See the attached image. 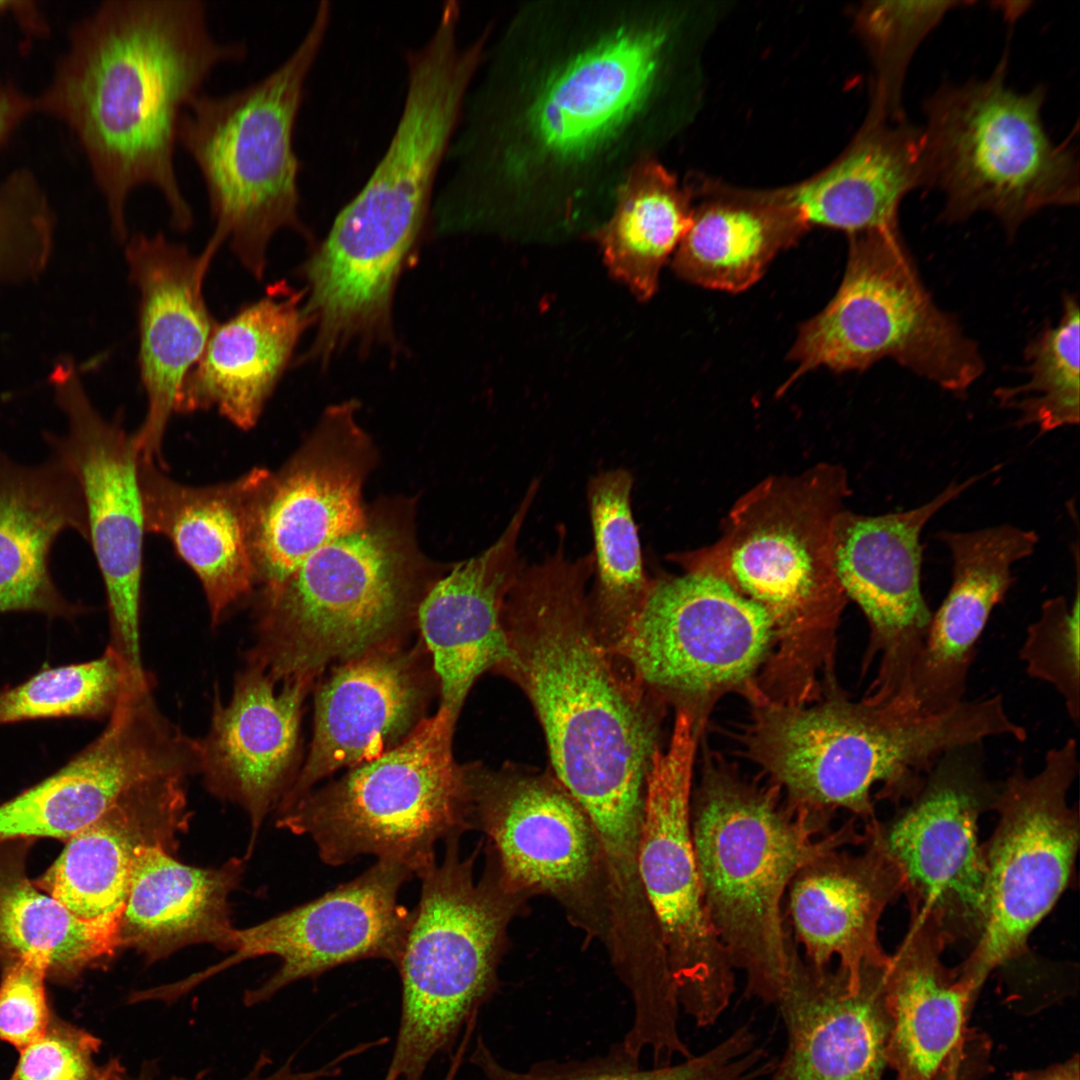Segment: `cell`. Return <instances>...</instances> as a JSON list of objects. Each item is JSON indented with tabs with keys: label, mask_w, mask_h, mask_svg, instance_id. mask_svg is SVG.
Here are the masks:
<instances>
[{
	"label": "cell",
	"mask_w": 1080,
	"mask_h": 1080,
	"mask_svg": "<svg viewBox=\"0 0 1080 1080\" xmlns=\"http://www.w3.org/2000/svg\"><path fill=\"white\" fill-rule=\"evenodd\" d=\"M1079 1065V1056L1074 1055L1042 1069L1016 1072L1008 1080H1080Z\"/></svg>",
	"instance_id": "obj_52"
},
{
	"label": "cell",
	"mask_w": 1080,
	"mask_h": 1080,
	"mask_svg": "<svg viewBox=\"0 0 1080 1080\" xmlns=\"http://www.w3.org/2000/svg\"><path fill=\"white\" fill-rule=\"evenodd\" d=\"M999 728L995 707L982 697L935 714L836 698L762 709L751 742L789 805L830 820L845 809L868 823L876 819L875 785L878 799L908 801L941 756L995 737Z\"/></svg>",
	"instance_id": "obj_6"
},
{
	"label": "cell",
	"mask_w": 1080,
	"mask_h": 1080,
	"mask_svg": "<svg viewBox=\"0 0 1080 1080\" xmlns=\"http://www.w3.org/2000/svg\"><path fill=\"white\" fill-rule=\"evenodd\" d=\"M925 183L921 127L869 119L840 160L781 198L808 227L854 234L898 226L900 203Z\"/></svg>",
	"instance_id": "obj_35"
},
{
	"label": "cell",
	"mask_w": 1080,
	"mask_h": 1080,
	"mask_svg": "<svg viewBox=\"0 0 1080 1080\" xmlns=\"http://www.w3.org/2000/svg\"><path fill=\"white\" fill-rule=\"evenodd\" d=\"M304 303V289L278 281L224 321H215L184 380L177 413L215 408L240 429L254 427L312 326Z\"/></svg>",
	"instance_id": "obj_31"
},
{
	"label": "cell",
	"mask_w": 1080,
	"mask_h": 1080,
	"mask_svg": "<svg viewBox=\"0 0 1080 1080\" xmlns=\"http://www.w3.org/2000/svg\"><path fill=\"white\" fill-rule=\"evenodd\" d=\"M65 531L87 539L84 500L69 468L53 454L27 465L0 449V613H81L50 571L52 547Z\"/></svg>",
	"instance_id": "obj_32"
},
{
	"label": "cell",
	"mask_w": 1080,
	"mask_h": 1080,
	"mask_svg": "<svg viewBox=\"0 0 1080 1080\" xmlns=\"http://www.w3.org/2000/svg\"><path fill=\"white\" fill-rule=\"evenodd\" d=\"M347 1059H349V1055L347 1052H344L334 1058L331 1062L317 1069L311 1071H295L292 1065L293 1057H291L275 1072L267 1075L260 1072V1068L265 1062V1060H262L255 1066L254 1070L242 1080H320L322 1078L334 1077L340 1073V1064Z\"/></svg>",
	"instance_id": "obj_51"
},
{
	"label": "cell",
	"mask_w": 1080,
	"mask_h": 1080,
	"mask_svg": "<svg viewBox=\"0 0 1080 1080\" xmlns=\"http://www.w3.org/2000/svg\"><path fill=\"white\" fill-rule=\"evenodd\" d=\"M1007 56L985 80L945 84L924 104L925 186L944 195V218L995 216L1009 234L1041 209L1079 201L1078 160L1054 143L1041 110L1046 90L1008 86Z\"/></svg>",
	"instance_id": "obj_8"
},
{
	"label": "cell",
	"mask_w": 1080,
	"mask_h": 1080,
	"mask_svg": "<svg viewBox=\"0 0 1080 1080\" xmlns=\"http://www.w3.org/2000/svg\"><path fill=\"white\" fill-rule=\"evenodd\" d=\"M332 20L320 1L291 53L262 78L223 94L202 92L184 110L178 144L202 176L213 231L201 252L212 260L227 243L262 279L270 241L283 229L304 236L294 131L307 78Z\"/></svg>",
	"instance_id": "obj_7"
},
{
	"label": "cell",
	"mask_w": 1080,
	"mask_h": 1080,
	"mask_svg": "<svg viewBox=\"0 0 1080 1080\" xmlns=\"http://www.w3.org/2000/svg\"><path fill=\"white\" fill-rule=\"evenodd\" d=\"M789 359L796 370L787 384L820 367L865 370L891 359L959 395L985 369L977 345L933 301L898 226L849 234L842 282L801 325Z\"/></svg>",
	"instance_id": "obj_11"
},
{
	"label": "cell",
	"mask_w": 1080,
	"mask_h": 1080,
	"mask_svg": "<svg viewBox=\"0 0 1080 1080\" xmlns=\"http://www.w3.org/2000/svg\"><path fill=\"white\" fill-rule=\"evenodd\" d=\"M537 491L531 483L497 541L437 578L418 605V624L440 684V708L455 720L476 679L506 667L511 658L504 607L524 567L517 541Z\"/></svg>",
	"instance_id": "obj_24"
},
{
	"label": "cell",
	"mask_w": 1080,
	"mask_h": 1080,
	"mask_svg": "<svg viewBox=\"0 0 1080 1080\" xmlns=\"http://www.w3.org/2000/svg\"><path fill=\"white\" fill-rule=\"evenodd\" d=\"M695 737L679 712L670 744L654 751L645 783L637 871L657 924L678 1000L694 1010L725 1006L735 970L706 908L691 825Z\"/></svg>",
	"instance_id": "obj_15"
},
{
	"label": "cell",
	"mask_w": 1080,
	"mask_h": 1080,
	"mask_svg": "<svg viewBox=\"0 0 1080 1080\" xmlns=\"http://www.w3.org/2000/svg\"><path fill=\"white\" fill-rule=\"evenodd\" d=\"M24 841L0 845V965L31 957L48 976L72 980L122 949L123 908L95 919L74 915L25 871Z\"/></svg>",
	"instance_id": "obj_36"
},
{
	"label": "cell",
	"mask_w": 1080,
	"mask_h": 1080,
	"mask_svg": "<svg viewBox=\"0 0 1080 1080\" xmlns=\"http://www.w3.org/2000/svg\"><path fill=\"white\" fill-rule=\"evenodd\" d=\"M808 226L782 198L716 200L693 210L672 267L682 279L710 289L743 291Z\"/></svg>",
	"instance_id": "obj_37"
},
{
	"label": "cell",
	"mask_w": 1080,
	"mask_h": 1080,
	"mask_svg": "<svg viewBox=\"0 0 1080 1080\" xmlns=\"http://www.w3.org/2000/svg\"><path fill=\"white\" fill-rule=\"evenodd\" d=\"M425 698V681L408 653L382 646L346 661L316 693L309 753L276 814L335 771L398 745L422 721Z\"/></svg>",
	"instance_id": "obj_26"
},
{
	"label": "cell",
	"mask_w": 1080,
	"mask_h": 1080,
	"mask_svg": "<svg viewBox=\"0 0 1080 1080\" xmlns=\"http://www.w3.org/2000/svg\"><path fill=\"white\" fill-rule=\"evenodd\" d=\"M775 623L759 604L710 574L651 582L639 609L618 627L615 651L658 690L703 696L750 676Z\"/></svg>",
	"instance_id": "obj_17"
},
{
	"label": "cell",
	"mask_w": 1080,
	"mask_h": 1080,
	"mask_svg": "<svg viewBox=\"0 0 1080 1080\" xmlns=\"http://www.w3.org/2000/svg\"><path fill=\"white\" fill-rule=\"evenodd\" d=\"M847 495L837 466L768 478L735 503L718 541L671 558L685 571L723 580L764 608L775 626L834 615L846 597L835 533Z\"/></svg>",
	"instance_id": "obj_12"
},
{
	"label": "cell",
	"mask_w": 1080,
	"mask_h": 1080,
	"mask_svg": "<svg viewBox=\"0 0 1080 1080\" xmlns=\"http://www.w3.org/2000/svg\"><path fill=\"white\" fill-rule=\"evenodd\" d=\"M172 854L159 847L140 854L121 915L122 949L135 950L148 964L195 944L228 951L234 928L229 897L241 882L244 859L201 868Z\"/></svg>",
	"instance_id": "obj_33"
},
{
	"label": "cell",
	"mask_w": 1080,
	"mask_h": 1080,
	"mask_svg": "<svg viewBox=\"0 0 1080 1080\" xmlns=\"http://www.w3.org/2000/svg\"><path fill=\"white\" fill-rule=\"evenodd\" d=\"M32 112H35L33 97L0 83V145Z\"/></svg>",
	"instance_id": "obj_50"
},
{
	"label": "cell",
	"mask_w": 1080,
	"mask_h": 1080,
	"mask_svg": "<svg viewBox=\"0 0 1080 1080\" xmlns=\"http://www.w3.org/2000/svg\"><path fill=\"white\" fill-rule=\"evenodd\" d=\"M990 1051V1042L984 1034L965 1030L930 1080H979L988 1071Z\"/></svg>",
	"instance_id": "obj_49"
},
{
	"label": "cell",
	"mask_w": 1080,
	"mask_h": 1080,
	"mask_svg": "<svg viewBox=\"0 0 1080 1080\" xmlns=\"http://www.w3.org/2000/svg\"><path fill=\"white\" fill-rule=\"evenodd\" d=\"M355 400L329 406L278 470L262 469L250 507L256 590L281 583L308 556L364 526L365 480L376 449Z\"/></svg>",
	"instance_id": "obj_18"
},
{
	"label": "cell",
	"mask_w": 1080,
	"mask_h": 1080,
	"mask_svg": "<svg viewBox=\"0 0 1080 1080\" xmlns=\"http://www.w3.org/2000/svg\"><path fill=\"white\" fill-rule=\"evenodd\" d=\"M455 721L439 708L392 749L309 791L277 815V827L309 836L327 865L372 855L420 878L440 840L473 826L468 775L452 754Z\"/></svg>",
	"instance_id": "obj_9"
},
{
	"label": "cell",
	"mask_w": 1080,
	"mask_h": 1080,
	"mask_svg": "<svg viewBox=\"0 0 1080 1080\" xmlns=\"http://www.w3.org/2000/svg\"><path fill=\"white\" fill-rule=\"evenodd\" d=\"M781 791L711 766L691 805L709 918L746 977V993L767 1004H776L796 948L782 912L792 880L811 861L864 841L854 818L833 830L830 819L789 805Z\"/></svg>",
	"instance_id": "obj_4"
},
{
	"label": "cell",
	"mask_w": 1080,
	"mask_h": 1080,
	"mask_svg": "<svg viewBox=\"0 0 1080 1080\" xmlns=\"http://www.w3.org/2000/svg\"><path fill=\"white\" fill-rule=\"evenodd\" d=\"M100 1040L54 1016L41 1037L20 1051L8 1080H93Z\"/></svg>",
	"instance_id": "obj_47"
},
{
	"label": "cell",
	"mask_w": 1080,
	"mask_h": 1080,
	"mask_svg": "<svg viewBox=\"0 0 1080 1080\" xmlns=\"http://www.w3.org/2000/svg\"><path fill=\"white\" fill-rule=\"evenodd\" d=\"M46 965L27 957L4 968L0 983V1041L19 1052L45 1032L51 1014L45 992Z\"/></svg>",
	"instance_id": "obj_48"
},
{
	"label": "cell",
	"mask_w": 1080,
	"mask_h": 1080,
	"mask_svg": "<svg viewBox=\"0 0 1080 1080\" xmlns=\"http://www.w3.org/2000/svg\"><path fill=\"white\" fill-rule=\"evenodd\" d=\"M1078 773V745L1070 738L1046 752L1036 774L1028 775L1019 760L999 785L998 823L983 844L984 924L956 967L976 992L992 971L1026 952L1031 932L1071 880L1080 825L1068 793Z\"/></svg>",
	"instance_id": "obj_13"
},
{
	"label": "cell",
	"mask_w": 1080,
	"mask_h": 1080,
	"mask_svg": "<svg viewBox=\"0 0 1080 1080\" xmlns=\"http://www.w3.org/2000/svg\"><path fill=\"white\" fill-rule=\"evenodd\" d=\"M56 404L66 419L63 434L45 441L75 477L84 500L87 541L105 587L110 642L136 673L145 672L140 652V602L146 533L139 483V453L119 416L104 418L94 407L74 362L56 363L50 375Z\"/></svg>",
	"instance_id": "obj_16"
},
{
	"label": "cell",
	"mask_w": 1080,
	"mask_h": 1080,
	"mask_svg": "<svg viewBox=\"0 0 1080 1080\" xmlns=\"http://www.w3.org/2000/svg\"><path fill=\"white\" fill-rule=\"evenodd\" d=\"M93 1080H125L124 1070L117 1059H111Z\"/></svg>",
	"instance_id": "obj_53"
},
{
	"label": "cell",
	"mask_w": 1080,
	"mask_h": 1080,
	"mask_svg": "<svg viewBox=\"0 0 1080 1080\" xmlns=\"http://www.w3.org/2000/svg\"><path fill=\"white\" fill-rule=\"evenodd\" d=\"M1079 571L1075 596L1047 599L1039 617L1029 625L1019 656L1027 674L1051 685L1062 697L1076 727L1080 719Z\"/></svg>",
	"instance_id": "obj_46"
},
{
	"label": "cell",
	"mask_w": 1080,
	"mask_h": 1080,
	"mask_svg": "<svg viewBox=\"0 0 1080 1080\" xmlns=\"http://www.w3.org/2000/svg\"><path fill=\"white\" fill-rule=\"evenodd\" d=\"M190 778H163L129 793L67 839L57 860L34 884L83 919L123 908L140 854L155 847L176 852L190 819Z\"/></svg>",
	"instance_id": "obj_29"
},
{
	"label": "cell",
	"mask_w": 1080,
	"mask_h": 1080,
	"mask_svg": "<svg viewBox=\"0 0 1080 1080\" xmlns=\"http://www.w3.org/2000/svg\"><path fill=\"white\" fill-rule=\"evenodd\" d=\"M458 840L445 841L441 864L420 877V900L396 964L401 1013L384 1080H423L497 988L511 905L489 876L474 880V857L461 858Z\"/></svg>",
	"instance_id": "obj_10"
},
{
	"label": "cell",
	"mask_w": 1080,
	"mask_h": 1080,
	"mask_svg": "<svg viewBox=\"0 0 1080 1080\" xmlns=\"http://www.w3.org/2000/svg\"><path fill=\"white\" fill-rule=\"evenodd\" d=\"M414 504L385 499L360 529L308 556L281 583L256 590L245 660L277 683L312 679L330 662L386 644L429 588Z\"/></svg>",
	"instance_id": "obj_5"
},
{
	"label": "cell",
	"mask_w": 1080,
	"mask_h": 1080,
	"mask_svg": "<svg viewBox=\"0 0 1080 1080\" xmlns=\"http://www.w3.org/2000/svg\"><path fill=\"white\" fill-rule=\"evenodd\" d=\"M983 742L941 756L919 790L890 820L865 823L863 836L895 866L910 915L929 919L947 944L979 938L986 867L980 816L993 809L999 785L988 778Z\"/></svg>",
	"instance_id": "obj_14"
},
{
	"label": "cell",
	"mask_w": 1080,
	"mask_h": 1080,
	"mask_svg": "<svg viewBox=\"0 0 1080 1080\" xmlns=\"http://www.w3.org/2000/svg\"><path fill=\"white\" fill-rule=\"evenodd\" d=\"M888 966L865 969L853 990L838 967L817 968L795 948L776 1002L788 1040L773 1080H881L891 1033Z\"/></svg>",
	"instance_id": "obj_23"
},
{
	"label": "cell",
	"mask_w": 1080,
	"mask_h": 1080,
	"mask_svg": "<svg viewBox=\"0 0 1080 1080\" xmlns=\"http://www.w3.org/2000/svg\"><path fill=\"white\" fill-rule=\"evenodd\" d=\"M938 537L952 558L950 589L932 617L911 673V704L935 714L963 702L977 642L1014 578L1012 565L1030 556L1034 531L1009 524Z\"/></svg>",
	"instance_id": "obj_27"
},
{
	"label": "cell",
	"mask_w": 1080,
	"mask_h": 1080,
	"mask_svg": "<svg viewBox=\"0 0 1080 1080\" xmlns=\"http://www.w3.org/2000/svg\"><path fill=\"white\" fill-rule=\"evenodd\" d=\"M967 1L871 2L860 14V26L873 52L877 80L870 118L905 120L902 96L907 69L926 36L952 9Z\"/></svg>",
	"instance_id": "obj_44"
},
{
	"label": "cell",
	"mask_w": 1080,
	"mask_h": 1080,
	"mask_svg": "<svg viewBox=\"0 0 1080 1080\" xmlns=\"http://www.w3.org/2000/svg\"><path fill=\"white\" fill-rule=\"evenodd\" d=\"M594 558L557 551L523 567L504 607L506 669L542 724L561 786L582 809L614 879L637 873L645 783L656 750L639 695L596 638L585 586Z\"/></svg>",
	"instance_id": "obj_3"
},
{
	"label": "cell",
	"mask_w": 1080,
	"mask_h": 1080,
	"mask_svg": "<svg viewBox=\"0 0 1080 1080\" xmlns=\"http://www.w3.org/2000/svg\"><path fill=\"white\" fill-rule=\"evenodd\" d=\"M247 54L245 42L215 37L203 0H105L72 26L35 112L79 142L118 240L141 186L161 194L175 230L191 228L175 165L179 120L219 64Z\"/></svg>",
	"instance_id": "obj_2"
},
{
	"label": "cell",
	"mask_w": 1080,
	"mask_h": 1080,
	"mask_svg": "<svg viewBox=\"0 0 1080 1080\" xmlns=\"http://www.w3.org/2000/svg\"><path fill=\"white\" fill-rule=\"evenodd\" d=\"M686 190L656 160L637 166L617 191L609 219L596 231L611 275L642 301L658 286L663 264L692 223Z\"/></svg>",
	"instance_id": "obj_39"
},
{
	"label": "cell",
	"mask_w": 1080,
	"mask_h": 1080,
	"mask_svg": "<svg viewBox=\"0 0 1080 1080\" xmlns=\"http://www.w3.org/2000/svg\"><path fill=\"white\" fill-rule=\"evenodd\" d=\"M1079 323L1078 299L1066 295L1058 323L1043 329L1025 350L1027 381L995 391L1001 407L1018 412L1017 425L1050 432L1079 423Z\"/></svg>",
	"instance_id": "obj_42"
},
{
	"label": "cell",
	"mask_w": 1080,
	"mask_h": 1080,
	"mask_svg": "<svg viewBox=\"0 0 1080 1080\" xmlns=\"http://www.w3.org/2000/svg\"><path fill=\"white\" fill-rule=\"evenodd\" d=\"M137 674L110 646L96 659L45 668L0 691V725L50 718H109Z\"/></svg>",
	"instance_id": "obj_43"
},
{
	"label": "cell",
	"mask_w": 1080,
	"mask_h": 1080,
	"mask_svg": "<svg viewBox=\"0 0 1080 1080\" xmlns=\"http://www.w3.org/2000/svg\"><path fill=\"white\" fill-rule=\"evenodd\" d=\"M864 850L829 852L804 866L788 888V915L804 959L817 968L837 958L850 988L862 972L887 967L878 936L885 908L902 895L900 876L879 845L864 838Z\"/></svg>",
	"instance_id": "obj_30"
},
{
	"label": "cell",
	"mask_w": 1080,
	"mask_h": 1080,
	"mask_svg": "<svg viewBox=\"0 0 1080 1080\" xmlns=\"http://www.w3.org/2000/svg\"><path fill=\"white\" fill-rule=\"evenodd\" d=\"M468 782L472 824L494 846L507 886L568 898L591 883L600 846L562 786L541 777L468 775Z\"/></svg>",
	"instance_id": "obj_25"
},
{
	"label": "cell",
	"mask_w": 1080,
	"mask_h": 1080,
	"mask_svg": "<svg viewBox=\"0 0 1080 1080\" xmlns=\"http://www.w3.org/2000/svg\"><path fill=\"white\" fill-rule=\"evenodd\" d=\"M55 217L38 178L27 168L0 183V282L38 277L51 256Z\"/></svg>",
	"instance_id": "obj_45"
},
{
	"label": "cell",
	"mask_w": 1080,
	"mask_h": 1080,
	"mask_svg": "<svg viewBox=\"0 0 1080 1080\" xmlns=\"http://www.w3.org/2000/svg\"><path fill=\"white\" fill-rule=\"evenodd\" d=\"M125 257L139 294L138 365L147 398L146 416L133 438L142 460L163 467L166 428L215 322L203 294L211 262L161 232L134 234Z\"/></svg>",
	"instance_id": "obj_21"
},
{
	"label": "cell",
	"mask_w": 1080,
	"mask_h": 1080,
	"mask_svg": "<svg viewBox=\"0 0 1080 1080\" xmlns=\"http://www.w3.org/2000/svg\"><path fill=\"white\" fill-rule=\"evenodd\" d=\"M414 876L405 865L377 860L368 870L314 900L247 928H233L223 961L172 984L180 996L209 977L259 956L274 955L278 969L245 993L247 1006L271 998L284 987L364 959L395 966L413 911L399 903L401 887Z\"/></svg>",
	"instance_id": "obj_19"
},
{
	"label": "cell",
	"mask_w": 1080,
	"mask_h": 1080,
	"mask_svg": "<svg viewBox=\"0 0 1080 1080\" xmlns=\"http://www.w3.org/2000/svg\"><path fill=\"white\" fill-rule=\"evenodd\" d=\"M947 942L929 919L910 926L885 975L891 1016L887 1066L896 1080H930L965 1032L977 992L942 961Z\"/></svg>",
	"instance_id": "obj_34"
},
{
	"label": "cell",
	"mask_w": 1080,
	"mask_h": 1080,
	"mask_svg": "<svg viewBox=\"0 0 1080 1080\" xmlns=\"http://www.w3.org/2000/svg\"><path fill=\"white\" fill-rule=\"evenodd\" d=\"M677 29L671 9L646 0L516 8L465 96L435 225L448 234L504 209L612 210L631 172L656 160Z\"/></svg>",
	"instance_id": "obj_1"
},
{
	"label": "cell",
	"mask_w": 1080,
	"mask_h": 1080,
	"mask_svg": "<svg viewBox=\"0 0 1080 1080\" xmlns=\"http://www.w3.org/2000/svg\"><path fill=\"white\" fill-rule=\"evenodd\" d=\"M632 485L625 469L601 472L588 485L596 611L617 627L639 609L651 586L631 510Z\"/></svg>",
	"instance_id": "obj_41"
},
{
	"label": "cell",
	"mask_w": 1080,
	"mask_h": 1080,
	"mask_svg": "<svg viewBox=\"0 0 1080 1080\" xmlns=\"http://www.w3.org/2000/svg\"><path fill=\"white\" fill-rule=\"evenodd\" d=\"M139 779L125 747L100 734L55 773L0 804V845L67 840L119 803Z\"/></svg>",
	"instance_id": "obj_38"
},
{
	"label": "cell",
	"mask_w": 1080,
	"mask_h": 1080,
	"mask_svg": "<svg viewBox=\"0 0 1080 1080\" xmlns=\"http://www.w3.org/2000/svg\"><path fill=\"white\" fill-rule=\"evenodd\" d=\"M310 682L290 679L278 689L260 665L246 662L227 702L214 689L210 728L198 739L199 774L211 794L248 815L249 851L296 778L301 710Z\"/></svg>",
	"instance_id": "obj_22"
},
{
	"label": "cell",
	"mask_w": 1080,
	"mask_h": 1080,
	"mask_svg": "<svg viewBox=\"0 0 1080 1080\" xmlns=\"http://www.w3.org/2000/svg\"><path fill=\"white\" fill-rule=\"evenodd\" d=\"M146 533L168 539L203 588L211 625L252 600L256 575L250 545V507L262 468L208 486L169 477L160 465L139 459Z\"/></svg>",
	"instance_id": "obj_28"
},
{
	"label": "cell",
	"mask_w": 1080,
	"mask_h": 1080,
	"mask_svg": "<svg viewBox=\"0 0 1080 1080\" xmlns=\"http://www.w3.org/2000/svg\"><path fill=\"white\" fill-rule=\"evenodd\" d=\"M470 1062L485 1080H756L775 1064L758 1046L748 1026H741L707 1051L677 1064L645 1069L620 1042L602 1055L578 1060L545 1059L526 1069L501 1063L479 1035Z\"/></svg>",
	"instance_id": "obj_40"
},
{
	"label": "cell",
	"mask_w": 1080,
	"mask_h": 1080,
	"mask_svg": "<svg viewBox=\"0 0 1080 1080\" xmlns=\"http://www.w3.org/2000/svg\"><path fill=\"white\" fill-rule=\"evenodd\" d=\"M979 477L953 482L916 508L879 516L843 511L835 533L837 574L846 597L866 616L877 654V678L864 699L875 705L914 710L911 673L931 617L921 589L920 535L927 522Z\"/></svg>",
	"instance_id": "obj_20"
}]
</instances>
